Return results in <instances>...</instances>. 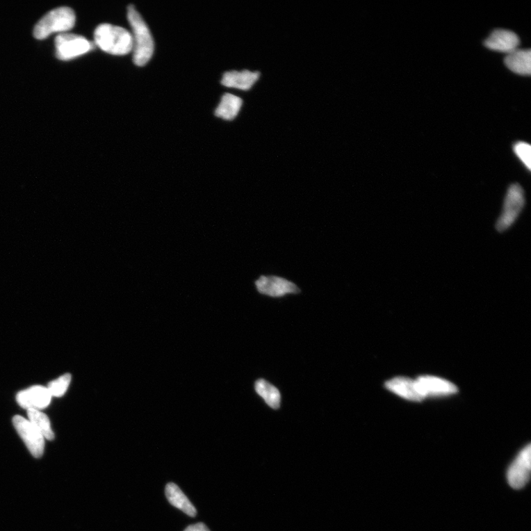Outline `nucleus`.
I'll list each match as a JSON object with an SVG mask.
<instances>
[{"instance_id":"f257e3e1","label":"nucleus","mask_w":531,"mask_h":531,"mask_svg":"<svg viewBox=\"0 0 531 531\" xmlns=\"http://www.w3.org/2000/svg\"><path fill=\"white\" fill-rule=\"evenodd\" d=\"M127 17L132 29L133 61L140 67L146 65L152 58L154 43L151 31L134 6L128 7Z\"/></svg>"},{"instance_id":"f03ea898","label":"nucleus","mask_w":531,"mask_h":531,"mask_svg":"<svg viewBox=\"0 0 531 531\" xmlns=\"http://www.w3.org/2000/svg\"><path fill=\"white\" fill-rule=\"evenodd\" d=\"M94 38L95 44L107 54L125 56L133 51L131 33L122 27L102 24L95 29Z\"/></svg>"},{"instance_id":"f3484780","label":"nucleus","mask_w":531,"mask_h":531,"mask_svg":"<svg viewBox=\"0 0 531 531\" xmlns=\"http://www.w3.org/2000/svg\"><path fill=\"white\" fill-rule=\"evenodd\" d=\"M255 390L270 407L274 409H279L281 402V395L279 389L264 379H259L255 384Z\"/></svg>"},{"instance_id":"ddd939ff","label":"nucleus","mask_w":531,"mask_h":531,"mask_svg":"<svg viewBox=\"0 0 531 531\" xmlns=\"http://www.w3.org/2000/svg\"><path fill=\"white\" fill-rule=\"evenodd\" d=\"M259 77V72L230 71L225 72L221 83L227 88L249 90L254 85Z\"/></svg>"},{"instance_id":"7ed1b4c3","label":"nucleus","mask_w":531,"mask_h":531,"mask_svg":"<svg viewBox=\"0 0 531 531\" xmlns=\"http://www.w3.org/2000/svg\"><path fill=\"white\" fill-rule=\"evenodd\" d=\"M76 15L74 11L67 7L56 8L43 17L33 31L35 39L44 40L54 33H62L74 27Z\"/></svg>"},{"instance_id":"9d476101","label":"nucleus","mask_w":531,"mask_h":531,"mask_svg":"<svg viewBox=\"0 0 531 531\" xmlns=\"http://www.w3.org/2000/svg\"><path fill=\"white\" fill-rule=\"evenodd\" d=\"M51 398L47 388L36 385L19 392L17 395V400L24 409L40 410L50 405Z\"/></svg>"},{"instance_id":"6ab92c4d","label":"nucleus","mask_w":531,"mask_h":531,"mask_svg":"<svg viewBox=\"0 0 531 531\" xmlns=\"http://www.w3.org/2000/svg\"><path fill=\"white\" fill-rule=\"evenodd\" d=\"M71 379L70 374L66 373L65 375L48 384L47 389L49 391L51 396L61 397L66 393Z\"/></svg>"},{"instance_id":"423d86ee","label":"nucleus","mask_w":531,"mask_h":531,"mask_svg":"<svg viewBox=\"0 0 531 531\" xmlns=\"http://www.w3.org/2000/svg\"><path fill=\"white\" fill-rule=\"evenodd\" d=\"M531 472V446L528 444L510 465L507 472L509 486L516 490L523 489L528 484Z\"/></svg>"},{"instance_id":"f8f14e48","label":"nucleus","mask_w":531,"mask_h":531,"mask_svg":"<svg viewBox=\"0 0 531 531\" xmlns=\"http://www.w3.org/2000/svg\"><path fill=\"white\" fill-rule=\"evenodd\" d=\"M520 43V39L515 33L503 29L494 31L485 41L489 49L507 54L518 49Z\"/></svg>"},{"instance_id":"2eb2a0df","label":"nucleus","mask_w":531,"mask_h":531,"mask_svg":"<svg viewBox=\"0 0 531 531\" xmlns=\"http://www.w3.org/2000/svg\"><path fill=\"white\" fill-rule=\"evenodd\" d=\"M165 496L168 502L178 509L190 516L195 517L197 516V512L195 505L190 503L183 491L173 482H169L167 484Z\"/></svg>"},{"instance_id":"dca6fc26","label":"nucleus","mask_w":531,"mask_h":531,"mask_svg":"<svg viewBox=\"0 0 531 531\" xmlns=\"http://www.w3.org/2000/svg\"><path fill=\"white\" fill-rule=\"evenodd\" d=\"M243 104V99L238 96L229 93L224 94L215 111V115L226 120H232L239 113Z\"/></svg>"},{"instance_id":"0eeeda50","label":"nucleus","mask_w":531,"mask_h":531,"mask_svg":"<svg viewBox=\"0 0 531 531\" xmlns=\"http://www.w3.org/2000/svg\"><path fill=\"white\" fill-rule=\"evenodd\" d=\"M255 284L260 294L272 297H281L300 293L295 284L279 276L262 275L256 281Z\"/></svg>"},{"instance_id":"aec40b11","label":"nucleus","mask_w":531,"mask_h":531,"mask_svg":"<svg viewBox=\"0 0 531 531\" xmlns=\"http://www.w3.org/2000/svg\"><path fill=\"white\" fill-rule=\"evenodd\" d=\"M514 152L523 163L528 168V170L531 168V147L528 143L518 142L515 144L514 148Z\"/></svg>"},{"instance_id":"a211bd4d","label":"nucleus","mask_w":531,"mask_h":531,"mask_svg":"<svg viewBox=\"0 0 531 531\" xmlns=\"http://www.w3.org/2000/svg\"><path fill=\"white\" fill-rule=\"evenodd\" d=\"M28 420L42 434L44 439L49 441L54 439L50 420L44 414L38 409H28Z\"/></svg>"},{"instance_id":"9b49d317","label":"nucleus","mask_w":531,"mask_h":531,"mask_svg":"<svg viewBox=\"0 0 531 531\" xmlns=\"http://www.w3.org/2000/svg\"><path fill=\"white\" fill-rule=\"evenodd\" d=\"M385 388L410 402H419L425 400L418 389L416 380L413 379L395 377L385 383Z\"/></svg>"},{"instance_id":"39448f33","label":"nucleus","mask_w":531,"mask_h":531,"mask_svg":"<svg viewBox=\"0 0 531 531\" xmlns=\"http://www.w3.org/2000/svg\"><path fill=\"white\" fill-rule=\"evenodd\" d=\"M55 44L56 56L61 60L77 58L90 52L93 48L92 44L83 36L69 33L58 35Z\"/></svg>"},{"instance_id":"1a4fd4ad","label":"nucleus","mask_w":531,"mask_h":531,"mask_svg":"<svg viewBox=\"0 0 531 531\" xmlns=\"http://www.w3.org/2000/svg\"><path fill=\"white\" fill-rule=\"evenodd\" d=\"M416 380L425 398L448 396L455 394L458 391L456 385L452 382L437 377L421 376Z\"/></svg>"},{"instance_id":"412c9836","label":"nucleus","mask_w":531,"mask_h":531,"mask_svg":"<svg viewBox=\"0 0 531 531\" xmlns=\"http://www.w3.org/2000/svg\"><path fill=\"white\" fill-rule=\"evenodd\" d=\"M184 531H211L204 523H197L188 526Z\"/></svg>"},{"instance_id":"4468645a","label":"nucleus","mask_w":531,"mask_h":531,"mask_svg":"<svg viewBox=\"0 0 531 531\" xmlns=\"http://www.w3.org/2000/svg\"><path fill=\"white\" fill-rule=\"evenodd\" d=\"M505 64L515 74L528 76L531 72V52L530 50L516 49L507 54Z\"/></svg>"},{"instance_id":"20e7f679","label":"nucleus","mask_w":531,"mask_h":531,"mask_svg":"<svg viewBox=\"0 0 531 531\" xmlns=\"http://www.w3.org/2000/svg\"><path fill=\"white\" fill-rule=\"evenodd\" d=\"M525 205L524 191L518 184H513L509 188L505 199L503 209L497 222V230L503 233L515 222Z\"/></svg>"},{"instance_id":"6e6552de","label":"nucleus","mask_w":531,"mask_h":531,"mask_svg":"<svg viewBox=\"0 0 531 531\" xmlns=\"http://www.w3.org/2000/svg\"><path fill=\"white\" fill-rule=\"evenodd\" d=\"M13 423L31 455L36 458L42 457L44 450V438L42 434L28 420L20 416L14 417Z\"/></svg>"}]
</instances>
